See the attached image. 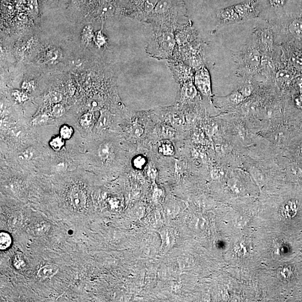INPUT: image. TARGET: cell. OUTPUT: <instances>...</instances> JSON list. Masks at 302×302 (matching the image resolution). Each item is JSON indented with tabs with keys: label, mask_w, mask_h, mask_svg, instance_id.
I'll use <instances>...</instances> for the list:
<instances>
[{
	"label": "cell",
	"mask_w": 302,
	"mask_h": 302,
	"mask_svg": "<svg viewBox=\"0 0 302 302\" xmlns=\"http://www.w3.org/2000/svg\"><path fill=\"white\" fill-rule=\"evenodd\" d=\"M190 21L182 0H159L146 23L175 30Z\"/></svg>",
	"instance_id": "6da1fadb"
},
{
	"label": "cell",
	"mask_w": 302,
	"mask_h": 302,
	"mask_svg": "<svg viewBox=\"0 0 302 302\" xmlns=\"http://www.w3.org/2000/svg\"><path fill=\"white\" fill-rule=\"evenodd\" d=\"M177 50L174 30L165 27L153 26V32L145 51L158 60L170 61Z\"/></svg>",
	"instance_id": "7a4b0ae2"
},
{
	"label": "cell",
	"mask_w": 302,
	"mask_h": 302,
	"mask_svg": "<svg viewBox=\"0 0 302 302\" xmlns=\"http://www.w3.org/2000/svg\"><path fill=\"white\" fill-rule=\"evenodd\" d=\"M194 83L199 93L205 98L210 100L212 99L211 78L209 70L206 66H203L194 72Z\"/></svg>",
	"instance_id": "3957f363"
},
{
	"label": "cell",
	"mask_w": 302,
	"mask_h": 302,
	"mask_svg": "<svg viewBox=\"0 0 302 302\" xmlns=\"http://www.w3.org/2000/svg\"><path fill=\"white\" fill-rule=\"evenodd\" d=\"M260 16L277 18L281 17L287 5V0H259Z\"/></svg>",
	"instance_id": "277c9868"
},
{
	"label": "cell",
	"mask_w": 302,
	"mask_h": 302,
	"mask_svg": "<svg viewBox=\"0 0 302 302\" xmlns=\"http://www.w3.org/2000/svg\"><path fill=\"white\" fill-rule=\"evenodd\" d=\"M233 6L242 21L255 19L260 16L259 0H246Z\"/></svg>",
	"instance_id": "5b68a950"
},
{
	"label": "cell",
	"mask_w": 302,
	"mask_h": 302,
	"mask_svg": "<svg viewBox=\"0 0 302 302\" xmlns=\"http://www.w3.org/2000/svg\"><path fill=\"white\" fill-rule=\"evenodd\" d=\"M217 18L220 25L236 24L242 21L234 6L221 9L218 11Z\"/></svg>",
	"instance_id": "8992f818"
},
{
	"label": "cell",
	"mask_w": 302,
	"mask_h": 302,
	"mask_svg": "<svg viewBox=\"0 0 302 302\" xmlns=\"http://www.w3.org/2000/svg\"><path fill=\"white\" fill-rule=\"evenodd\" d=\"M110 141H106L99 145L98 149V157L103 164H110L115 159V148Z\"/></svg>",
	"instance_id": "52a82bcc"
},
{
	"label": "cell",
	"mask_w": 302,
	"mask_h": 302,
	"mask_svg": "<svg viewBox=\"0 0 302 302\" xmlns=\"http://www.w3.org/2000/svg\"><path fill=\"white\" fill-rule=\"evenodd\" d=\"M260 45L267 52H271L274 45L273 31L271 28H266L258 34Z\"/></svg>",
	"instance_id": "ba28073f"
},
{
	"label": "cell",
	"mask_w": 302,
	"mask_h": 302,
	"mask_svg": "<svg viewBox=\"0 0 302 302\" xmlns=\"http://www.w3.org/2000/svg\"><path fill=\"white\" fill-rule=\"evenodd\" d=\"M71 200L73 206L78 210H82L86 205V196L84 192L79 187H74L71 191Z\"/></svg>",
	"instance_id": "9c48e42d"
},
{
	"label": "cell",
	"mask_w": 302,
	"mask_h": 302,
	"mask_svg": "<svg viewBox=\"0 0 302 302\" xmlns=\"http://www.w3.org/2000/svg\"><path fill=\"white\" fill-rule=\"evenodd\" d=\"M289 33L295 39H302V19L296 18L291 21L289 26Z\"/></svg>",
	"instance_id": "30bf717a"
},
{
	"label": "cell",
	"mask_w": 302,
	"mask_h": 302,
	"mask_svg": "<svg viewBox=\"0 0 302 302\" xmlns=\"http://www.w3.org/2000/svg\"><path fill=\"white\" fill-rule=\"evenodd\" d=\"M58 268L56 266L48 265L41 268L37 276L41 279H47L53 277L58 272Z\"/></svg>",
	"instance_id": "8fae6325"
},
{
	"label": "cell",
	"mask_w": 302,
	"mask_h": 302,
	"mask_svg": "<svg viewBox=\"0 0 302 302\" xmlns=\"http://www.w3.org/2000/svg\"><path fill=\"white\" fill-rule=\"evenodd\" d=\"M12 243V237L10 235L2 232L0 233V250L3 251L8 249Z\"/></svg>",
	"instance_id": "7c38bea8"
},
{
	"label": "cell",
	"mask_w": 302,
	"mask_h": 302,
	"mask_svg": "<svg viewBox=\"0 0 302 302\" xmlns=\"http://www.w3.org/2000/svg\"><path fill=\"white\" fill-rule=\"evenodd\" d=\"M245 98V97L240 91H236L228 96L226 99L228 100L231 104L239 105L244 100Z\"/></svg>",
	"instance_id": "4fadbf2b"
},
{
	"label": "cell",
	"mask_w": 302,
	"mask_h": 302,
	"mask_svg": "<svg viewBox=\"0 0 302 302\" xmlns=\"http://www.w3.org/2000/svg\"><path fill=\"white\" fill-rule=\"evenodd\" d=\"M297 210V205L295 202L289 201L285 204L284 212L287 216L292 217Z\"/></svg>",
	"instance_id": "5bb4252c"
},
{
	"label": "cell",
	"mask_w": 302,
	"mask_h": 302,
	"mask_svg": "<svg viewBox=\"0 0 302 302\" xmlns=\"http://www.w3.org/2000/svg\"><path fill=\"white\" fill-rule=\"evenodd\" d=\"M64 141L65 140L62 138L60 136H57L51 139L50 142L51 146L53 150L56 151L61 150L64 147V144H65Z\"/></svg>",
	"instance_id": "9a60e30c"
},
{
	"label": "cell",
	"mask_w": 302,
	"mask_h": 302,
	"mask_svg": "<svg viewBox=\"0 0 302 302\" xmlns=\"http://www.w3.org/2000/svg\"><path fill=\"white\" fill-rule=\"evenodd\" d=\"M59 136L64 140H69L73 134V129L67 125L62 126L59 129Z\"/></svg>",
	"instance_id": "2e32d148"
},
{
	"label": "cell",
	"mask_w": 302,
	"mask_h": 302,
	"mask_svg": "<svg viewBox=\"0 0 302 302\" xmlns=\"http://www.w3.org/2000/svg\"><path fill=\"white\" fill-rule=\"evenodd\" d=\"M14 266L17 269H21L25 266V258L21 253H17L13 260Z\"/></svg>",
	"instance_id": "e0dca14e"
},
{
	"label": "cell",
	"mask_w": 302,
	"mask_h": 302,
	"mask_svg": "<svg viewBox=\"0 0 302 302\" xmlns=\"http://www.w3.org/2000/svg\"><path fill=\"white\" fill-rule=\"evenodd\" d=\"M64 112H65V109L61 104H57L53 107L52 114L55 117H60L64 114Z\"/></svg>",
	"instance_id": "ac0fdd59"
},
{
	"label": "cell",
	"mask_w": 302,
	"mask_h": 302,
	"mask_svg": "<svg viewBox=\"0 0 302 302\" xmlns=\"http://www.w3.org/2000/svg\"><path fill=\"white\" fill-rule=\"evenodd\" d=\"M34 150L31 149H27L20 154L19 158L21 160L28 161L33 158Z\"/></svg>",
	"instance_id": "d6986e66"
},
{
	"label": "cell",
	"mask_w": 302,
	"mask_h": 302,
	"mask_svg": "<svg viewBox=\"0 0 302 302\" xmlns=\"http://www.w3.org/2000/svg\"><path fill=\"white\" fill-rule=\"evenodd\" d=\"M240 91L245 98H246V97H249L251 94L252 88L250 84H245Z\"/></svg>",
	"instance_id": "ffe728a7"
},
{
	"label": "cell",
	"mask_w": 302,
	"mask_h": 302,
	"mask_svg": "<svg viewBox=\"0 0 302 302\" xmlns=\"http://www.w3.org/2000/svg\"><path fill=\"white\" fill-rule=\"evenodd\" d=\"M91 120H92V115L88 113L81 118L80 121L83 126L87 127L90 125Z\"/></svg>",
	"instance_id": "44dd1931"
},
{
	"label": "cell",
	"mask_w": 302,
	"mask_h": 302,
	"mask_svg": "<svg viewBox=\"0 0 302 302\" xmlns=\"http://www.w3.org/2000/svg\"><path fill=\"white\" fill-rule=\"evenodd\" d=\"M51 100L53 103H58L62 100V95L58 92H53L51 93L50 96Z\"/></svg>",
	"instance_id": "7402d4cb"
},
{
	"label": "cell",
	"mask_w": 302,
	"mask_h": 302,
	"mask_svg": "<svg viewBox=\"0 0 302 302\" xmlns=\"http://www.w3.org/2000/svg\"><path fill=\"white\" fill-rule=\"evenodd\" d=\"M71 66L74 68H79L83 65V62L80 59H73L71 63Z\"/></svg>",
	"instance_id": "603a6c76"
},
{
	"label": "cell",
	"mask_w": 302,
	"mask_h": 302,
	"mask_svg": "<svg viewBox=\"0 0 302 302\" xmlns=\"http://www.w3.org/2000/svg\"><path fill=\"white\" fill-rule=\"evenodd\" d=\"M58 55L56 51H50L48 53V57L50 60L55 61L58 58Z\"/></svg>",
	"instance_id": "cb8c5ba5"
},
{
	"label": "cell",
	"mask_w": 302,
	"mask_h": 302,
	"mask_svg": "<svg viewBox=\"0 0 302 302\" xmlns=\"http://www.w3.org/2000/svg\"><path fill=\"white\" fill-rule=\"evenodd\" d=\"M295 101L296 105L298 106L299 107V108H300L302 110V95H300L298 97H296Z\"/></svg>",
	"instance_id": "d4e9b609"
},
{
	"label": "cell",
	"mask_w": 302,
	"mask_h": 302,
	"mask_svg": "<svg viewBox=\"0 0 302 302\" xmlns=\"http://www.w3.org/2000/svg\"><path fill=\"white\" fill-rule=\"evenodd\" d=\"M297 154L302 158V141L300 142L298 145Z\"/></svg>",
	"instance_id": "484cf974"
},
{
	"label": "cell",
	"mask_w": 302,
	"mask_h": 302,
	"mask_svg": "<svg viewBox=\"0 0 302 302\" xmlns=\"http://www.w3.org/2000/svg\"><path fill=\"white\" fill-rule=\"evenodd\" d=\"M91 105H92L93 107H97L99 105V102L97 100H94L92 102V103H91Z\"/></svg>",
	"instance_id": "4316f807"
}]
</instances>
